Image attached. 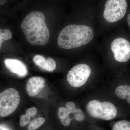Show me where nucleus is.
<instances>
[{
  "label": "nucleus",
  "mask_w": 130,
  "mask_h": 130,
  "mask_svg": "<svg viewBox=\"0 0 130 130\" xmlns=\"http://www.w3.org/2000/svg\"><path fill=\"white\" fill-rule=\"evenodd\" d=\"M21 28L28 42L33 45L44 46L48 42L50 31L42 12L35 11L27 15L22 21Z\"/></svg>",
  "instance_id": "nucleus-1"
},
{
  "label": "nucleus",
  "mask_w": 130,
  "mask_h": 130,
  "mask_svg": "<svg viewBox=\"0 0 130 130\" xmlns=\"http://www.w3.org/2000/svg\"><path fill=\"white\" fill-rule=\"evenodd\" d=\"M94 36L93 29L88 26L70 25L60 32L58 44L65 49L76 48L88 44L93 40Z\"/></svg>",
  "instance_id": "nucleus-2"
},
{
  "label": "nucleus",
  "mask_w": 130,
  "mask_h": 130,
  "mask_svg": "<svg viewBox=\"0 0 130 130\" xmlns=\"http://www.w3.org/2000/svg\"><path fill=\"white\" fill-rule=\"evenodd\" d=\"M86 110L91 117L105 120L113 119L118 113L117 108L112 103L97 100L90 101L86 105Z\"/></svg>",
  "instance_id": "nucleus-3"
},
{
  "label": "nucleus",
  "mask_w": 130,
  "mask_h": 130,
  "mask_svg": "<svg viewBox=\"0 0 130 130\" xmlns=\"http://www.w3.org/2000/svg\"><path fill=\"white\" fill-rule=\"evenodd\" d=\"M20 102V95L15 89L10 88L0 93V117L11 114L17 109Z\"/></svg>",
  "instance_id": "nucleus-4"
},
{
  "label": "nucleus",
  "mask_w": 130,
  "mask_h": 130,
  "mask_svg": "<svg viewBox=\"0 0 130 130\" xmlns=\"http://www.w3.org/2000/svg\"><path fill=\"white\" fill-rule=\"evenodd\" d=\"M127 7L126 0H107L103 13L104 19L109 23L117 22L125 15Z\"/></svg>",
  "instance_id": "nucleus-5"
},
{
  "label": "nucleus",
  "mask_w": 130,
  "mask_h": 130,
  "mask_svg": "<svg viewBox=\"0 0 130 130\" xmlns=\"http://www.w3.org/2000/svg\"><path fill=\"white\" fill-rule=\"evenodd\" d=\"M91 73V70L88 65L78 64L70 70L67 79L71 86L74 88H79L86 83Z\"/></svg>",
  "instance_id": "nucleus-6"
},
{
  "label": "nucleus",
  "mask_w": 130,
  "mask_h": 130,
  "mask_svg": "<svg viewBox=\"0 0 130 130\" xmlns=\"http://www.w3.org/2000/svg\"><path fill=\"white\" fill-rule=\"evenodd\" d=\"M66 107H60L58 109V115L63 125H70L72 120H76L78 121H83L85 115L80 109H76L75 104L72 102H68L66 104Z\"/></svg>",
  "instance_id": "nucleus-7"
},
{
  "label": "nucleus",
  "mask_w": 130,
  "mask_h": 130,
  "mask_svg": "<svg viewBox=\"0 0 130 130\" xmlns=\"http://www.w3.org/2000/svg\"><path fill=\"white\" fill-rule=\"evenodd\" d=\"M111 49L115 59L119 62H127L130 59V42L123 38H116L112 42Z\"/></svg>",
  "instance_id": "nucleus-8"
},
{
  "label": "nucleus",
  "mask_w": 130,
  "mask_h": 130,
  "mask_svg": "<svg viewBox=\"0 0 130 130\" xmlns=\"http://www.w3.org/2000/svg\"><path fill=\"white\" fill-rule=\"evenodd\" d=\"M45 83L44 78L41 77L30 78L26 85V90L28 95L31 97L37 95L44 88Z\"/></svg>",
  "instance_id": "nucleus-9"
},
{
  "label": "nucleus",
  "mask_w": 130,
  "mask_h": 130,
  "mask_svg": "<svg viewBox=\"0 0 130 130\" xmlns=\"http://www.w3.org/2000/svg\"><path fill=\"white\" fill-rule=\"evenodd\" d=\"M5 64L6 68L11 72L19 76L24 77L28 74L26 66L21 61L16 59H7L5 60Z\"/></svg>",
  "instance_id": "nucleus-10"
},
{
  "label": "nucleus",
  "mask_w": 130,
  "mask_h": 130,
  "mask_svg": "<svg viewBox=\"0 0 130 130\" xmlns=\"http://www.w3.org/2000/svg\"><path fill=\"white\" fill-rule=\"evenodd\" d=\"M33 61L38 66L47 71L51 72L56 68V62L53 59L51 58H48L46 59L43 56L36 55L34 56Z\"/></svg>",
  "instance_id": "nucleus-11"
},
{
  "label": "nucleus",
  "mask_w": 130,
  "mask_h": 130,
  "mask_svg": "<svg viewBox=\"0 0 130 130\" xmlns=\"http://www.w3.org/2000/svg\"><path fill=\"white\" fill-rule=\"evenodd\" d=\"M116 95L120 99L126 100L130 105V85H120L118 86L115 90Z\"/></svg>",
  "instance_id": "nucleus-12"
},
{
  "label": "nucleus",
  "mask_w": 130,
  "mask_h": 130,
  "mask_svg": "<svg viewBox=\"0 0 130 130\" xmlns=\"http://www.w3.org/2000/svg\"><path fill=\"white\" fill-rule=\"evenodd\" d=\"M112 130H130V121L120 120L115 124Z\"/></svg>",
  "instance_id": "nucleus-13"
},
{
  "label": "nucleus",
  "mask_w": 130,
  "mask_h": 130,
  "mask_svg": "<svg viewBox=\"0 0 130 130\" xmlns=\"http://www.w3.org/2000/svg\"><path fill=\"white\" fill-rule=\"evenodd\" d=\"M45 122V119L43 118H39L32 120L28 126V130H35L39 128Z\"/></svg>",
  "instance_id": "nucleus-14"
},
{
  "label": "nucleus",
  "mask_w": 130,
  "mask_h": 130,
  "mask_svg": "<svg viewBox=\"0 0 130 130\" xmlns=\"http://www.w3.org/2000/svg\"><path fill=\"white\" fill-rule=\"evenodd\" d=\"M12 37L11 32L7 29L3 30L0 29V50L3 43L7 40H10Z\"/></svg>",
  "instance_id": "nucleus-15"
},
{
  "label": "nucleus",
  "mask_w": 130,
  "mask_h": 130,
  "mask_svg": "<svg viewBox=\"0 0 130 130\" xmlns=\"http://www.w3.org/2000/svg\"><path fill=\"white\" fill-rule=\"evenodd\" d=\"M30 120V117L26 114L21 116L20 121V125L21 126H25L29 123Z\"/></svg>",
  "instance_id": "nucleus-16"
},
{
  "label": "nucleus",
  "mask_w": 130,
  "mask_h": 130,
  "mask_svg": "<svg viewBox=\"0 0 130 130\" xmlns=\"http://www.w3.org/2000/svg\"><path fill=\"white\" fill-rule=\"evenodd\" d=\"M37 110L35 107L30 108H28L26 111V114L30 117H34L37 113Z\"/></svg>",
  "instance_id": "nucleus-17"
},
{
  "label": "nucleus",
  "mask_w": 130,
  "mask_h": 130,
  "mask_svg": "<svg viewBox=\"0 0 130 130\" xmlns=\"http://www.w3.org/2000/svg\"><path fill=\"white\" fill-rule=\"evenodd\" d=\"M0 130H12L3 124H0Z\"/></svg>",
  "instance_id": "nucleus-18"
},
{
  "label": "nucleus",
  "mask_w": 130,
  "mask_h": 130,
  "mask_svg": "<svg viewBox=\"0 0 130 130\" xmlns=\"http://www.w3.org/2000/svg\"><path fill=\"white\" fill-rule=\"evenodd\" d=\"M127 22H128V25L130 27V14L128 15V18H127Z\"/></svg>",
  "instance_id": "nucleus-19"
},
{
  "label": "nucleus",
  "mask_w": 130,
  "mask_h": 130,
  "mask_svg": "<svg viewBox=\"0 0 130 130\" xmlns=\"http://www.w3.org/2000/svg\"><path fill=\"white\" fill-rule=\"evenodd\" d=\"M5 2H6V0H0V5H3L5 4Z\"/></svg>",
  "instance_id": "nucleus-20"
}]
</instances>
